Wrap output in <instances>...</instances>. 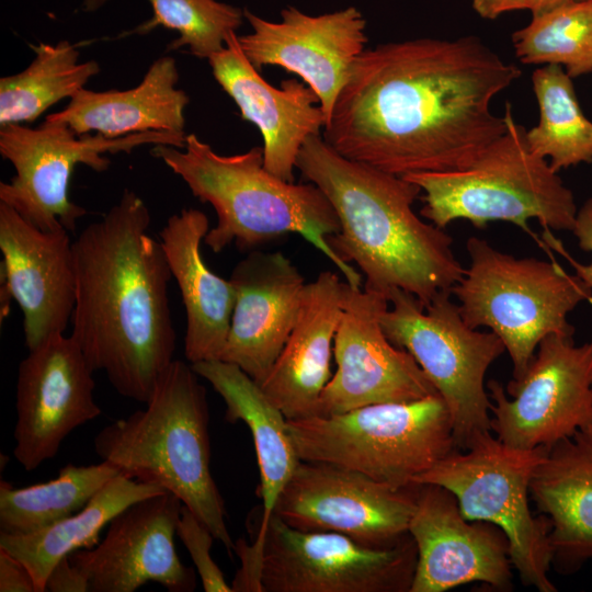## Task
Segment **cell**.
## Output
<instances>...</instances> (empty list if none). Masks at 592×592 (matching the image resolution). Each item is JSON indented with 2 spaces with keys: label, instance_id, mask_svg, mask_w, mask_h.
Listing matches in <instances>:
<instances>
[{
  "label": "cell",
  "instance_id": "1",
  "mask_svg": "<svg viewBox=\"0 0 592 592\" xmlns=\"http://www.w3.org/2000/svg\"><path fill=\"white\" fill-rule=\"evenodd\" d=\"M520 76L471 35L366 48L322 137L341 156L399 177L464 168L504 133L491 103Z\"/></svg>",
  "mask_w": 592,
  "mask_h": 592
},
{
  "label": "cell",
  "instance_id": "2",
  "mask_svg": "<svg viewBox=\"0 0 592 592\" xmlns=\"http://www.w3.org/2000/svg\"><path fill=\"white\" fill-rule=\"evenodd\" d=\"M150 213L124 190L101 219L75 239L71 338L123 397L146 403L172 363L177 335L168 297L172 277Z\"/></svg>",
  "mask_w": 592,
  "mask_h": 592
},
{
  "label": "cell",
  "instance_id": "3",
  "mask_svg": "<svg viewBox=\"0 0 592 592\" xmlns=\"http://www.w3.org/2000/svg\"><path fill=\"white\" fill-rule=\"evenodd\" d=\"M296 169L332 204L340 230L328 243L341 261L356 264L365 289L387 297L402 289L425 308L462 278L451 236L413 210L422 192L417 184L341 156L321 135L306 139Z\"/></svg>",
  "mask_w": 592,
  "mask_h": 592
},
{
  "label": "cell",
  "instance_id": "4",
  "mask_svg": "<svg viewBox=\"0 0 592 592\" xmlns=\"http://www.w3.org/2000/svg\"><path fill=\"white\" fill-rule=\"evenodd\" d=\"M150 153L179 175L193 196L214 208L217 224L204 238L213 252L230 244L252 251L297 234L330 259L351 286L361 287V273L328 243V237L340 230L332 204L314 183L287 182L267 171L262 146L224 156L190 134L183 149L153 145Z\"/></svg>",
  "mask_w": 592,
  "mask_h": 592
},
{
  "label": "cell",
  "instance_id": "5",
  "mask_svg": "<svg viewBox=\"0 0 592 592\" xmlns=\"http://www.w3.org/2000/svg\"><path fill=\"white\" fill-rule=\"evenodd\" d=\"M198 377L191 364L173 360L146 408L104 426L93 446L119 474L177 496L231 554L235 542L210 471L208 402Z\"/></svg>",
  "mask_w": 592,
  "mask_h": 592
},
{
  "label": "cell",
  "instance_id": "6",
  "mask_svg": "<svg viewBox=\"0 0 592 592\" xmlns=\"http://www.w3.org/2000/svg\"><path fill=\"white\" fill-rule=\"evenodd\" d=\"M504 133L464 168L407 174L423 194L421 216L444 229L457 219L476 228L509 221L533 235L531 219L550 230H572L573 194L549 164L528 148L526 129L505 104Z\"/></svg>",
  "mask_w": 592,
  "mask_h": 592
},
{
  "label": "cell",
  "instance_id": "7",
  "mask_svg": "<svg viewBox=\"0 0 592 592\" xmlns=\"http://www.w3.org/2000/svg\"><path fill=\"white\" fill-rule=\"evenodd\" d=\"M466 248L469 265L451 293L468 326L501 339L519 378L543 339L573 335L568 315L581 303L592 305V289L556 260L515 258L478 237Z\"/></svg>",
  "mask_w": 592,
  "mask_h": 592
},
{
  "label": "cell",
  "instance_id": "8",
  "mask_svg": "<svg viewBox=\"0 0 592 592\" xmlns=\"http://www.w3.org/2000/svg\"><path fill=\"white\" fill-rule=\"evenodd\" d=\"M287 429L300 460L345 467L395 489L414 486L417 476L456 449L439 394L287 420Z\"/></svg>",
  "mask_w": 592,
  "mask_h": 592
},
{
  "label": "cell",
  "instance_id": "9",
  "mask_svg": "<svg viewBox=\"0 0 592 592\" xmlns=\"http://www.w3.org/2000/svg\"><path fill=\"white\" fill-rule=\"evenodd\" d=\"M451 295V291L441 292L424 308L415 296L394 289L380 325L394 345L413 356L442 397L456 449L465 451L491 431L485 376L505 348L492 331L468 326Z\"/></svg>",
  "mask_w": 592,
  "mask_h": 592
},
{
  "label": "cell",
  "instance_id": "10",
  "mask_svg": "<svg viewBox=\"0 0 592 592\" xmlns=\"http://www.w3.org/2000/svg\"><path fill=\"white\" fill-rule=\"evenodd\" d=\"M547 451L515 448L487 432L413 479V485L431 483L452 492L466 520L498 526L509 540L522 583L539 592L556 591L548 578L550 524L544 515L534 517L528 504L532 478Z\"/></svg>",
  "mask_w": 592,
  "mask_h": 592
},
{
  "label": "cell",
  "instance_id": "11",
  "mask_svg": "<svg viewBox=\"0 0 592 592\" xmlns=\"http://www.w3.org/2000/svg\"><path fill=\"white\" fill-rule=\"evenodd\" d=\"M186 134L146 132L119 138L77 134L66 124L45 119L38 127L10 124L0 127V153L15 171L0 183V202L45 231H73L87 210L69 198L75 168L96 172L109 169L105 153L130 152L143 145L185 147Z\"/></svg>",
  "mask_w": 592,
  "mask_h": 592
},
{
  "label": "cell",
  "instance_id": "12",
  "mask_svg": "<svg viewBox=\"0 0 592 592\" xmlns=\"http://www.w3.org/2000/svg\"><path fill=\"white\" fill-rule=\"evenodd\" d=\"M491 431L521 449L550 448L592 428V340L576 345L572 337L549 334L526 371L506 386L487 385Z\"/></svg>",
  "mask_w": 592,
  "mask_h": 592
},
{
  "label": "cell",
  "instance_id": "13",
  "mask_svg": "<svg viewBox=\"0 0 592 592\" xmlns=\"http://www.w3.org/2000/svg\"><path fill=\"white\" fill-rule=\"evenodd\" d=\"M417 547L408 534L371 547L334 532L291 527L277 515L263 539V592H409Z\"/></svg>",
  "mask_w": 592,
  "mask_h": 592
},
{
  "label": "cell",
  "instance_id": "14",
  "mask_svg": "<svg viewBox=\"0 0 592 592\" xmlns=\"http://www.w3.org/2000/svg\"><path fill=\"white\" fill-rule=\"evenodd\" d=\"M418 485L395 489L358 471L300 460L273 514L306 532H334L371 547H390L408 535Z\"/></svg>",
  "mask_w": 592,
  "mask_h": 592
},
{
  "label": "cell",
  "instance_id": "15",
  "mask_svg": "<svg viewBox=\"0 0 592 592\" xmlns=\"http://www.w3.org/2000/svg\"><path fill=\"white\" fill-rule=\"evenodd\" d=\"M388 306L387 296L345 282L333 342L337 371L320 395L316 415L437 394L413 356L384 333L380 316Z\"/></svg>",
  "mask_w": 592,
  "mask_h": 592
},
{
  "label": "cell",
  "instance_id": "16",
  "mask_svg": "<svg viewBox=\"0 0 592 592\" xmlns=\"http://www.w3.org/2000/svg\"><path fill=\"white\" fill-rule=\"evenodd\" d=\"M93 369L65 333L52 335L20 362L13 455L25 470L54 458L62 441L102 411Z\"/></svg>",
  "mask_w": 592,
  "mask_h": 592
},
{
  "label": "cell",
  "instance_id": "17",
  "mask_svg": "<svg viewBox=\"0 0 592 592\" xmlns=\"http://www.w3.org/2000/svg\"><path fill=\"white\" fill-rule=\"evenodd\" d=\"M252 32L238 36L248 60L261 70L281 67L301 78L319 98L327 122L350 70L366 49V20L355 7L310 15L295 7L267 21L243 9ZM327 124V123H326Z\"/></svg>",
  "mask_w": 592,
  "mask_h": 592
},
{
  "label": "cell",
  "instance_id": "18",
  "mask_svg": "<svg viewBox=\"0 0 592 592\" xmlns=\"http://www.w3.org/2000/svg\"><path fill=\"white\" fill-rule=\"evenodd\" d=\"M408 534L417 547L409 592H444L469 582L512 587L506 536L491 523L466 520L447 489L418 485Z\"/></svg>",
  "mask_w": 592,
  "mask_h": 592
},
{
  "label": "cell",
  "instance_id": "19",
  "mask_svg": "<svg viewBox=\"0 0 592 592\" xmlns=\"http://www.w3.org/2000/svg\"><path fill=\"white\" fill-rule=\"evenodd\" d=\"M182 502L171 492L139 500L118 513L102 540L68 557L86 577L89 592H133L157 582L170 592H191L192 568L180 560L175 546Z\"/></svg>",
  "mask_w": 592,
  "mask_h": 592
},
{
  "label": "cell",
  "instance_id": "20",
  "mask_svg": "<svg viewBox=\"0 0 592 592\" xmlns=\"http://www.w3.org/2000/svg\"><path fill=\"white\" fill-rule=\"evenodd\" d=\"M66 229L45 231L0 202V250L3 255L1 317L9 299L23 314L29 350L71 322L76 300L73 241Z\"/></svg>",
  "mask_w": 592,
  "mask_h": 592
},
{
  "label": "cell",
  "instance_id": "21",
  "mask_svg": "<svg viewBox=\"0 0 592 592\" xmlns=\"http://www.w3.org/2000/svg\"><path fill=\"white\" fill-rule=\"evenodd\" d=\"M229 280L235 306L220 360L260 385L296 323L305 278L282 252L252 250L235 265Z\"/></svg>",
  "mask_w": 592,
  "mask_h": 592
},
{
  "label": "cell",
  "instance_id": "22",
  "mask_svg": "<svg viewBox=\"0 0 592 592\" xmlns=\"http://www.w3.org/2000/svg\"><path fill=\"white\" fill-rule=\"evenodd\" d=\"M208 62L217 83L238 106L241 118L260 130L265 169L294 182V169L304 143L312 135H320L327 123L318 95L296 79L283 80L280 89L265 81L243 54L236 32Z\"/></svg>",
  "mask_w": 592,
  "mask_h": 592
},
{
  "label": "cell",
  "instance_id": "23",
  "mask_svg": "<svg viewBox=\"0 0 592 592\" xmlns=\"http://www.w3.org/2000/svg\"><path fill=\"white\" fill-rule=\"evenodd\" d=\"M344 284L331 271L306 283L296 323L260 384L287 420L316 415L320 395L332 376V344L343 311Z\"/></svg>",
  "mask_w": 592,
  "mask_h": 592
},
{
  "label": "cell",
  "instance_id": "24",
  "mask_svg": "<svg viewBox=\"0 0 592 592\" xmlns=\"http://www.w3.org/2000/svg\"><path fill=\"white\" fill-rule=\"evenodd\" d=\"M209 229L202 210L183 208L170 216L160 231L185 309L184 355L190 364L220 360L235 306L230 280L214 273L202 257L201 246Z\"/></svg>",
  "mask_w": 592,
  "mask_h": 592
},
{
  "label": "cell",
  "instance_id": "25",
  "mask_svg": "<svg viewBox=\"0 0 592 592\" xmlns=\"http://www.w3.org/2000/svg\"><path fill=\"white\" fill-rule=\"evenodd\" d=\"M178 81L175 59L162 56L136 87L107 91L83 88L46 119L66 124L80 135L95 133L106 138L146 132L185 134L184 111L190 98L177 88Z\"/></svg>",
  "mask_w": 592,
  "mask_h": 592
},
{
  "label": "cell",
  "instance_id": "26",
  "mask_svg": "<svg viewBox=\"0 0 592 592\" xmlns=\"http://www.w3.org/2000/svg\"><path fill=\"white\" fill-rule=\"evenodd\" d=\"M530 496L549 521L558 568L571 571L592 558V428L548 448Z\"/></svg>",
  "mask_w": 592,
  "mask_h": 592
},
{
  "label": "cell",
  "instance_id": "27",
  "mask_svg": "<svg viewBox=\"0 0 592 592\" xmlns=\"http://www.w3.org/2000/svg\"><path fill=\"white\" fill-rule=\"evenodd\" d=\"M226 403L225 419L242 421L250 430L259 471L261 516L252 544L263 549L264 534L276 501L300 463L287 419L261 386L237 365L212 360L191 364Z\"/></svg>",
  "mask_w": 592,
  "mask_h": 592
},
{
  "label": "cell",
  "instance_id": "28",
  "mask_svg": "<svg viewBox=\"0 0 592 592\" xmlns=\"http://www.w3.org/2000/svg\"><path fill=\"white\" fill-rule=\"evenodd\" d=\"M162 492L166 490L159 486L117 474L72 515L30 534L0 533V548L19 559L30 571L36 592H44L50 571L62 558L94 547L101 531L118 513Z\"/></svg>",
  "mask_w": 592,
  "mask_h": 592
},
{
  "label": "cell",
  "instance_id": "29",
  "mask_svg": "<svg viewBox=\"0 0 592 592\" xmlns=\"http://www.w3.org/2000/svg\"><path fill=\"white\" fill-rule=\"evenodd\" d=\"M30 47L35 53L32 62L0 79V127L34 122L54 104L70 100L101 70L95 60L80 62L78 48L67 39Z\"/></svg>",
  "mask_w": 592,
  "mask_h": 592
},
{
  "label": "cell",
  "instance_id": "30",
  "mask_svg": "<svg viewBox=\"0 0 592 592\" xmlns=\"http://www.w3.org/2000/svg\"><path fill=\"white\" fill-rule=\"evenodd\" d=\"M118 470L100 464H68L52 480L15 488L0 482V533L24 535L46 528L81 510Z\"/></svg>",
  "mask_w": 592,
  "mask_h": 592
},
{
  "label": "cell",
  "instance_id": "31",
  "mask_svg": "<svg viewBox=\"0 0 592 592\" xmlns=\"http://www.w3.org/2000/svg\"><path fill=\"white\" fill-rule=\"evenodd\" d=\"M571 79L557 65H545L532 75L539 121L526 130V140L531 151L547 159L556 172L592 162V122L579 105Z\"/></svg>",
  "mask_w": 592,
  "mask_h": 592
},
{
  "label": "cell",
  "instance_id": "32",
  "mask_svg": "<svg viewBox=\"0 0 592 592\" xmlns=\"http://www.w3.org/2000/svg\"><path fill=\"white\" fill-rule=\"evenodd\" d=\"M516 57L526 65H557L571 77L592 72V0H576L515 31Z\"/></svg>",
  "mask_w": 592,
  "mask_h": 592
},
{
  "label": "cell",
  "instance_id": "33",
  "mask_svg": "<svg viewBox=\"0 0 592 592\" xmlns=\"http://www.w3.org/2000/svg\"><path fill=\"white\" fill-rule=\"evenodd\" d=\"M152 16L132 33L145 35L158 26L175 31L179 36L168 50L186 47L191 55L209 59L220 52L227 37L244 19L243 10L217 0H147Z\"/></svg>",
  "mask_w": 592,
  "mask_h": 592
},
{
  "label": "cell",
  "instance_id": "34",
  "mask_svg": "<svg viewBox=\"0 0 592 592\" xmlns=\"http://www.w3.org/2000/svg\"><path fill=\"white\" fill-rule=\"evenodd\" d=\"M177 535L195 565L204 591L231 592V585L226 582L220 568L210 556V548L215 538L213 533L183 504L177 524Z\"/></svg>",
  "mask_w": 592,
  "mask_h": 592
},
{
  "label": "cell",
  "instance_id": "35",
  "mask_svg": "<svg viewBox=\"0 0 592 592\" xmlns=\"http://www.w3.org/2000/svg\"><path fill=\"white\" fill-rule=\"evenodd\" d=\"M571 231L576 236L579 247L592 253V196L578 209ZM535 240L542 248H548L561 254L574 269V273L592 289V261L590 264H581L574 260L565 249L562 242L551 235L550 229L544 228L540 238L537 237Z\"/></svg>",
  "mask_w": 592,
  "mask_h": 592
},
{
  "label": "cell",
  "instance_id": "36",
  "mask_svg": "<svg viewBox=\"0 0 592 592\" xmlns=\"http://www.w3.org/2000/svg\"><path fill=\"white\" fill-rule=\"evenodd\" d=\"M0 591L36 592L27 568L14 556L0 548Z\"/></svg>",
  "mask_w": 592,
  "mask_h": 592
},
{
  "label": "cell",
  "instance_id": "37",
  "mask_svg": "<svg viewBox=\"0 0 592 592\" xmlns=\"http://www.w3.org/2000/svg\"><path fill=\"white\" fill-rule=\"evenodd\" d=\"M45 591L89 592L86 577L71 563L69 557L62 558L50 571Z\"/></svg>",
  "mask_w": 592,
  "mask_h": 592
},
{
  "label": "cell",
  "instance_id": "38",
  "mask_svg": "<svg viewBox=\"0 0 592 592\" xmlns=\"http://www.w3.org/2000/svg\"><path fill=\"white\" fill-rule=\"evenodd\" d=\"M476 13L487 20H494L503 13L530 10L532 0H470Z\"/></svg>",
  "mask_w": 592,
  "mask_h": 592
},
{
  "label": "cell",
  "instance_id": "39",
  "mask_svg": "<svg viewBox=\"0 0 592 592\" xmlns=\"http://www.w3.org/2000/svg\"><path fill=\"white\" fill-rule=\"evenodd\" d=\"M573 1L576 0H532L530 11L532 15H537Z\"/></svg>",
  "mask_w": 592,
  "mask_h": 592
},
{
  "label": "cell",
  "instance_id": "40",
  "mask_svg": "<svg viewBox=\"0 0 592 592\" xmlns=\"http://www.w3.org/2000/svg\"><path fill=\"white\" fill-rule=\"evenodd\" d=\"M81 9L87 13H93L104 7L110 0H80Z\"/></svg>",
  "mask_w": 592,
  "mask_h": 592
}]
</instances>
